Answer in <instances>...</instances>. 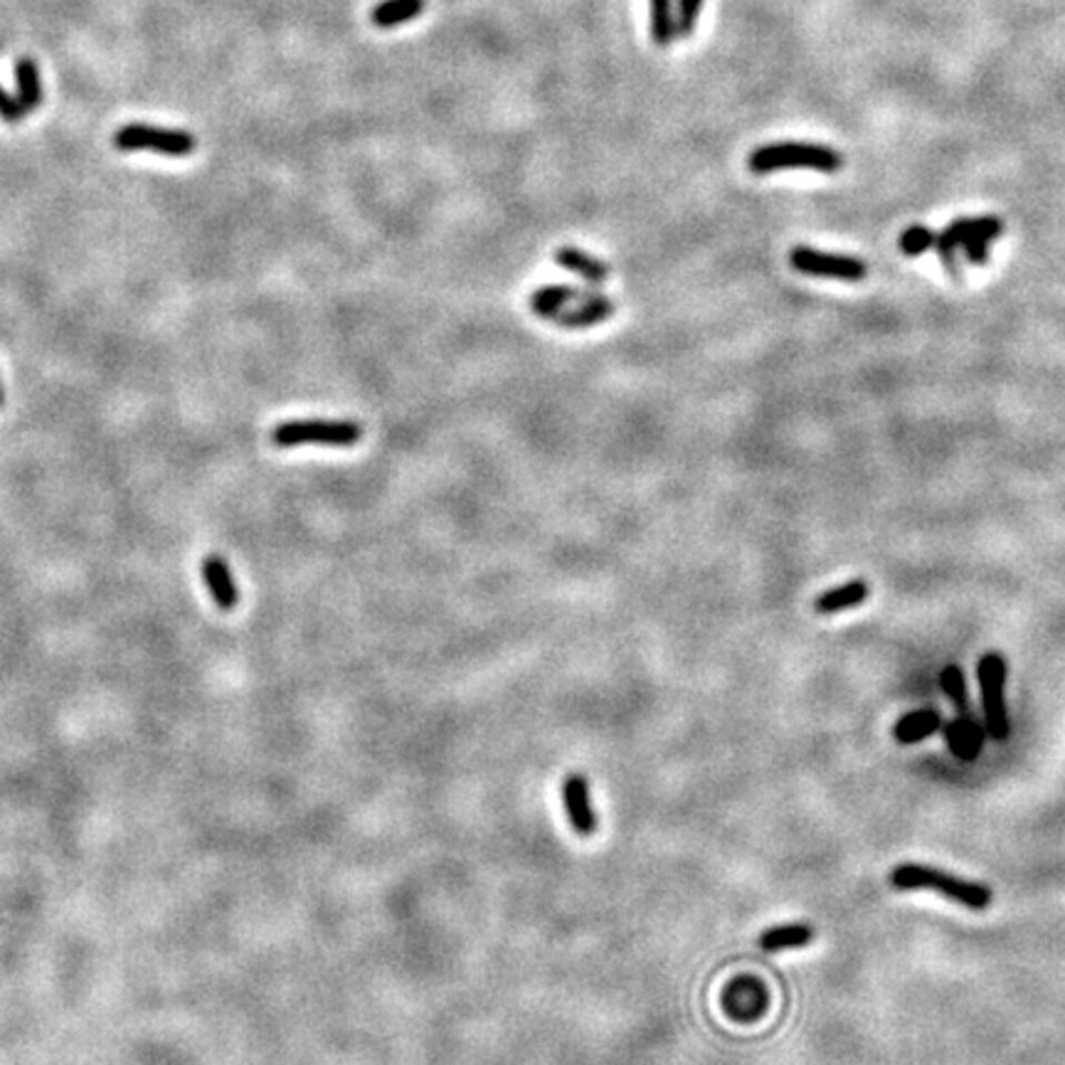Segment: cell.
Returning a JSON list of instances; mask_svg holds the SVG:
<instances>
[{"label": "cell", "mask_w": 1065, "mask_h": 1065, "mask_svg": "<svg viewBox=\"0 0 1065 1065\" xmlns=\"http://www.w3.org/2000/svg\"><path fill=\"white\" fill-rule=\"evenodd\" d=\"M891 885L895 891H935L950 901L969 907V911H986L994 901L992 888H986L984 883L964 881L940 868L921 866V863L895 866L891 871Z\"/></svg>", "instance_id": "1"}, {"label": "cell", "mask_w": 1065, "mask_h": 1065, "mask_svg": "<svg viewBox=\"0 0 1065 1065\" xmlns=\"http://www.w3.org/2000/svg\"><path fill=\"white\" fill-rule=\"evenodd\" d=\"M844 165L841 153L826 145L816 143H800V141H782L760 145L747 159V168L757 175H767L784 168H812L820 173H836Z\"/></svg>", "instance_id": "2"}, {"label": "cell", "mask_w": 1065, "mask_h": 1065, "mask_svg": "<svg viewBox=\"0 0 1065 1065\" xmlns=\"http://www.w3.org/2000/svg\"><path fill=\"white\" fill-rule=\"evenodd\" d=\"M363 440V428L351 420H294L272 430V442L282 450L304 444L353 446Z\"/></svg>", "instance_id": "3"}, {"label": "cell", "mask_w": 1065, "mask_h": 1065, "mask_svg": "<svg viewBox=\"0 0 1065 1065\" xmlns=\"http://www.w3.org/2000/svg\"><path fill=\"white\" fill-rule=\"evenodd\" d=\"M114 149L119 151H155L173 159H183L198 149L193 133L181 129H161L149 123H127L114 133Z\"/></svg>", "instance_id": "4"}, {"label": "cell", "mask_w": 1065, "mask_h": 1065, "mask_svg": "<svg viewBox=\"0 0 1065 1065\" xmlns=\"http://www.w3.org/2000/svg\"><path fill=\"white\" fill-rule=\"evenodd\" d=\"M977 676L982 686L986 735L994 740H1006L1008 737V717H1006V705H1004L1006 661L999 654L982 656Z\"/></svg>", "instance_id": "5"}, {"label": "cell", "mask_w": 1065, "mask_h": 1065, "mask_svg": "<svg viewBox=\"0 0 1065 1065\" xmlns=\"http://www.w3.org/2000/svg\"><path fill=\"white\" fill-rule=\"evenodd\" d=\"M790 264L800 274L841 279V282H861L866 277V264L856 260V257L820 252L812 250V247H794L790 252Z\"/></svg>", "instance_id": "6"}, {"label": "cell", "mask_w": 1065, "mask_h": 1065, "mask_svg": "<svg viewBox=\"0 0 1065 1065\" xmlns=\"http://www.w3.org/2000/svg\"><path fill=\"white\" fill-rule=\"evenodd\" d=\"M1004 230V222L996 215H986V218H959L952 222V225L937 234V252L940 260L950 269L952 274H957V262H955V250L964 244V240L974 238V234H982V238L996 240Z\"/></svg>", "instance_id": "7"}, {"label": "cell", "mask_w": 1065, "mask_h": 1065, "mask_svg": "<svg viewBox=\"0 0 1065 1065\" xmlns=\"http://www.w3.org/2000/svg\"><path fill=\"white\" fill-rule=\"evenodd\" d=\"M563 806L573 832L582 838H590L597 832V812L592 806L590 782L580 772L567 775L563 782Z\"/></svg>", "instance_id": "8"}, {"label": "cell", "mask_w": 1065, "mask_h": 1065, "mask_svg": "<svg viewBox=\"0 0 1065 1065\" xmlns=\"http://www.w3.org/2000/svg\"><path fill=\"white\" fill-rule=\"evenodd\" d=\"M614 311H616V304L607 294L587 289L585 297H580L573 307H567L553 323L567 331H582V329L600 326V323L612 319Z\"/></svg>", "instance_id": "9"}, {"label": "cell", "mask_w": 1065, "mask_h": 1065, "mask_svg": "<svg viewBox=\"0 0 1065 1065\" xmlns=\"http://www.w3.org/2000/svg\"><path fill=\"white\" fill-rule=\"evenodd\" d=\"M723 1004L737 1022H755L767 1012V992L762 982L753 977H737L725 989Z\"/></svg>", "instance_id": "10"}, {"label": "cell", "mask_w": 1065, "mask_h": 1065, "mask_svg": "<svg viewBox=\"0 0 1065 1065\" xmlns=\"http://www.w3.org/2000/svg\"><path fill=\"white\" fill-rule=\"evenodd\" d=\"M203 580H205L212 602H215L220 610L230 612V610L238 607L240 590H238V585H234L228 563L220 555H210V557L203 560Z\"/></svg>", "instance_id": "11"}, {"label": "cell", "mask_w": 1065, "mask_h": 1065, "mask_svg": "<svg viewBox=\"0 0 1065 1065\" xmlns=\"http://www.w3.org/2000/svg\"><path fill=\"white\" fill-rule=\"evenodd\" d=\"M585 291L587 289L570 287V284L543 287V289L533 291L531 299H529V307L537 319L555 321L560 313H563L567 307H573L580 297H585Z\"/></svg>", "instance_id": "12"}, {"label": "cell", "mask_w": 1065, "mask_h": 1065, "mask_svg": "<svg viewBox=\"0 0 1065 1065\" xmlns=\"http://www.w3.org/2000/svg\"><path fill=\"white\" fill-rule=\"evenodd\" d=\"M555 262L567 269V272H575L577 277L585 279L590 287H597L607 279V264L600 262L597 257L577 250V247H560L555 252Z\"/></svg>", "instance_id": "13"}, {"label": "cell", "mask_w": 1065, "mask_h": 1065, "mask_svg": "<svg viewBox=\"0 0 1065 1065\" xmlns=\"http://www.w3.org/2000/svg\"><path fill=\"white\" fill-rule=\"evenodd\" d=\"M868 597V585L863 580H851L846 585H838L834 590H826L814 600V610L820 614H836L841 610L858 607L861 602Z\"/></svg>", "instance_id": "14"}, {"label": "cell", "mask_w": 1065, "mask_h": 1065, "mask_svg": "<svg viewBox=\"0 0 1065 1065\" xmlns=\"http://www.w3.org/2000/svg\"><path fill=\"white\" fill-rule=\"evenodd\" d=\"M814 940V927L806 923H790L770 927L760 935V947L765 952H782V950H800L810 945Z\"/></svg>", "instance_id": "15"}, {"label": "cell", "mask_w": 1065, "mask_h": 1065, "mask_svg": "<svg viewBox=\"0 0 1065 1065\" xmlns=\"http://www.w3.org/2000/svg\"><path fill=\"white\" fill-rule=\"evenodd\" d=\"M940 713L933 711V709H923V711H915L911 715H905L898 721V725H895V740H898L901 745H915V743H921V740L930 737V735H935L940 731Z\"/></svg>", "instance_id": "16"}, {"label": "cell", "mask_w": 1065, "mask_h": 1065, "mask_svg": "<svg viewBox=\"0 0 1065 1065\" xmlns=\"http://www.w3.org/2000/svg\"><path fill=\"white\" fill-rule=\"evenodd\" d=\"M424 13V0H383L370 10V20L378 28H395Z\"/></svg>", "instance_id": "17"}, {"label": "cell", "mask_w": 1065, "mask_h": 1065, "mask_svg": "<svg viewBox=\"0 0 1065 1065\" xmlns=\"http://www.w3.org/2000/svg\"><path fill=\"white\" fill-rule=\"evenodd\" d=\"M947 740H950V745H952V753H955L957 757H962V760H974V757L979 755V750H982L984 733L979 731L977 725H974L972 717L959 715L955 723L947 725Z\"/></svg>", "instance_id": "18"}, {"label": "cell", "mask_w": 1065, "mask_h": 1065, "mask_svg": "<svg viewBox=\"0 0 1065 1065\" xmlns=\"http://www.w3.org/2000/svg\"><path fill=\"white\" fill-rule=\"evenodd\" d=\"M16 87H18V99L28 111L38 109L42 104V80H40V70L32 58H20L16 62Z\"/></svg>", "instance_id": "19"}, {"label": "cell", "mask_w": 1065, "mask_h": 1065, "mask_svg": "<svg viewBox=\"0 0 1065 1065\" xmlns=\"http://www.w3.org/2000/svg\"><path fill=\"white\" fill-rule=\"evenodd\" d=\"M649 16H652V38L656 44L666 48L676 38V10L674 0H649Z\"/></svg>", "instance_id": "20"}, {"label": "cell", "mask_w": 1065, "mask_h": 1065, "mask_svg": "<svg viewBox=\"0 0 1065 1065\" xmlns=\"http://www.w3.org/2000/svg\"><path fill=\"white\" fill-rule=\"evenodd\" d=\"M940 683H943V691L947 693V699L957 705L959 715L972 717L969 715V699H967V683H964L962 671L957 666H947L940 676Z\"/></svg>", "instance_id": "21"}, {"label": "cell", "mask_w": 1065, "mask_h": 1065, "mask_svg": "<svg viewBox=\"0 0 1065 1065\" xmlns=\"http://www.w3.org/2000/svg\"><path fill=\"white\" fill-rule=\"evenodd\" d=\"M937 242V234L930 230V228H923V225H913V228H907L903 230L901 234V240H898V247H901V252L907 254V257H917V254H923L927 252L930 247H933Z\"/></svg>", "instance_id": "22"}, {"label": "cell", "mask_w": 1065, "mask_h": 1065, "mask_svg": "<svg viewBox=\"0 0 1065 1065\" xmlns=\"http://www.w3.org/2000/svg\"><path fill=\"white\" fill-rule=\"evenodd\" d=\"M703 0H679L676 6V32L683 38H689L696 32L699 26V16H701Z\"/></svg>", "instance_id": "23"}, {"label": "cell", "mask_w": 1065, "mask_h": 1065, "mask_svg": "<svg viewBox=\"0 0 1065 1065\" xmlns=\"http://www.w3.org/2000/svg\"><path fill=\"white\" fill-rule=\"evenodd\" d=\"M30 114V111L22 107V102L18 97H10L3 87H0V119H3L6 123H20V121H26V117Z\"/></svg>", "instance_id": "24"}, {"label": "cell", "mask_w": 1065, "mask_h": 1065, "mask_svg": "<svg viewBox=\"0 0 1065 1065\" xmlns=\"http://www.w3.org/2000/svg\"><path fill=\"white\" fill-rule=\"evenodd\" d=\"M989 244L992 240L989 238H982V234H974V238L969 240H964V252H967V260L974 262V264H984L986 260H989Z\"/></svg>", "instance_id": "25"}, {"label": "cell", "mask_w": 1065, "mask_h": 1065, "mask_svg": "<svg viewBox=\"0 0 1065 1065\" xmlns=\"http://www.w3.org/2000/svg\"><path fill=\"white\" fill-rule=\"evenodd\" d=\"M0 405H3V385H0Z\"/></svg>", "instance_id": "26"}]
</instances>
